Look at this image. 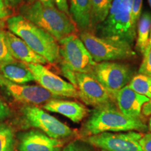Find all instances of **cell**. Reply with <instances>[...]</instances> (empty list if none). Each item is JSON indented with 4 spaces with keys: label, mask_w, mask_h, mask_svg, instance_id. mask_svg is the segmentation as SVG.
<instances>
[{
    "label": "cell",
    "mask_w": 151,
    "mask_h": 151,
    "mask_svg": "<svg viewBox=\"0 0 151 151\" xmlns=\"http://www.w3.org/2000/svg\"><path fill=\"white\" fill-rule=\"evenodd\" d=\"M9 31L22 39L36 53L50 64L60 62V46L51 35L17 15L6 18Z\"/></svg>",
    "instance_id": "6da1fadb"
},
{
    "label": "cell",
    "mask_w": 151,
    "mask_h": 151,
    "mask_svg": "<svg viewBox=\"0 0 151 151\" xmlns=\"http://www.w3.org/2000/svg\"><path fill=\"white\" fill-rule=\"evenodd\" d=\"M19 14L28 21L51 35L58 42L67 36L76 34L77 31L71 16L56 7L46 6L40 1L20 5Z\"/></svg>",
    "instance_id": "7a4b0ae2"
},
{
    "label": "cell",
    "mask_w": 151,
    "mask_h": 151,
    "mask_svg": "<svg viewBox=\"0 0 151 151\" xmlns=\"http://www.w3.org/2000/svg\"><path fill=\"white\" fill-rule=\"evenodd\" d=\"M83 129L86 134L92 136L111 132H146L148 127L141 118L124 116L111 103L94 108L85 123Z\"/></svg>",
    "instance_id": "3957f363"
},
{
    "label": "cell",
    "mask_w": 151,
    "mask_h": 151,
    "mask_svg": "<svg viewBox=\"0 0 151 151\" xmlns=\"http://www.w3.org/2000/svg\"><path fill=\"white\" fill-rule=\"evenodd\" d=\"M132 0H113L106 20L94 29L99 37L122 39L133 45L137 31L131 22Z\"/></svg>",
    "instance_id": "277c9868"
},
{
    "label": "cell",
    "mask_w": 151,
    "mask_h": 151,
    "mask_svg": "<svg viewBox=\"0 0 151 151\" xmlns=\"http://www.w3.org/2000/svg\"><path fill=\"white\" fill-rule=\"evenodd\" d=\"M79 38L96 63L127 60L136 55L132 46L122 39L99 37L91 32H81Z\"/></svg>",
    "instance_id": "5b68a950"
},
{
    "label": "cell",
    "mask_w": 151,
    "mask_h": 151,
    "mask_svg": "<svg viewBox=\"0 0 151 151\" xmlns=\"http://www.w3.org/2000/svg\"><path fill=\"white\" fill-rule=\"evenodd\" d=\"M60 69L73 73H91L96 62L88 49L76 34L67 36L58 41Z\"/></svg>",
    "instance_id": "8992f818"
},
{
    "label": "cell",
    "mask_w": 151,
    "mask_h": 151,
    "mask_svg": "<svg viewBox=\"0 0 151 151\" xmlns=\"http://www.w3.org/2000/svg\"><path fill=\"white\" fill-rule=\"evenodd\" d=\"M20 111L24 123L29 127L41 130L49 137L60 140L73 134L72 129L69 126L39 107L25 105L22 107Z\"/></svg>",
    "instance_id": "52a82bcc"
},
{
    "label": "cell",
    "mask_w": 151,
    "mask_h": 151,
    "mask_svg": "<svg viewBox=\"0 0 151 151\" xmlns=\"http://www.w3.org/2000/svg\"><path fill=\"white\" fill-rule=\"evenodd\" d=\"M91 73L112 96L127 86L133 76V71L129 65L115 62L96 63Z\"/></svg>",
    "instance_id": "ba28073f"
},
{
    "label": "cell",
    "mask_w": 151,
    "mask_h": 151,
    "mask_svg": "<svg viewBox=\"0 0 151 151\" xmlns=\"http://www.w3.org/2000/svg\"><path fill=\"white\" fill-rule=\"evenodd\" d=\"M73 86L78 91V98L87 105L97 108L112 103V94L91 73H75Z\"/></svg>",
    "instance_id": "9c48e42d"
},
{
    "label": "cell",
    "mask_w": 151,
    "mask_h": 151,
    "mask_svg": "<svg viewBox=\"0 0 151 151\" xmlns=\"http://www.w3.org/2000/svg\"><path fill=\"white\" fill-rule=\"evenodd\" d=\"M142 135L135 131L122 133L104 132L90 136L88 141L101 151H143L139 140Z\"/></svg>",
    "instance_id": "30bf717a"
},
{
    "label": "cell",
    "mask_w": 151,
    "mask_h": 151,
    "mask_svg": "<svg viewBox=\"0 0 151 151\" xmlns=\"http://www.w3.org/2000/svg\"><path fill=\"white\" fill-rule=\"evenodd\" d=\"M32 73L35 81L49 92L60 97L78 98L75 86L55 74L40 64H27Z\"/></svg>",
    "instance_id": "8fae6325"
},
{
    "label": "cell",
    "mask_w": 151,
    "mask_h": 151,
    "mask_svg": "<svg viewBox=\"0 0 151 151\" xmlns=\"http://www.w3.org/2000/svg\"><path fill=\"white\" fill-rule=\"evenodd\" d=\"M9 95L19 102L28 105H40L62 97L53 95L40 86H27L14 83L4 78V87Z\"/></svg>",
    "instance_id": "7c38bea8"
},
{
    "label": "cell",
    "mask_w": 151,
    "mask_h": 151,
    "mask_svg": "<svg viewBox=\"0 0 151 151\" xmlns=\"http://www.w3.org/2000/svg\"><path fill=\"white\" fill-rule=\"evenodd\" d=\"M20 151H62L63 143L49 137L40 130L21 132L18 136Z\"/></svg>",
    "instance_id": "4fadbf2b"
},
{
    "label": "cell",
    "mask_w": 151,
    "mask_h": 151,
    "mask_svg": "<svg viewBox=\"0 0 151 151\" xmlns=\"http://www.w3.org/2000/svg\"><path fill=\"white\" fill-rule=\"evenodd\" d=\"M113 97L120 112L130 118H141L143 105L150 101L148 97L132 90L128 85L115 92Z\"/></svg>",
    "instance_id": "5bb4252c"
},
{
    "label": "cell",
    "mask_w": 151,
    "mask_h": 151,
    "mask_svg": "<svg viewBox=\"0 0 151 151\" xmlns=\"http://www.w3.org/2000/svg\"><path fill=\"white\" fill-rule=\"evenodd\" d=\"M43 108L52 113L67 117L75 123L82 121L88 115V109L82 104L74 101L55 99L44 104Z\"/></svg>",
    "instance_id": "9a60e30c"
},
{
    "label": "cell",
    "mask_w": 151,
    "mask_h": 151,
    "mask_svg": "<svg viewBox=\"0 0 151 151\" xmlns=\"http://www.w3.org/2000/svg\"><path fill=\"white\" fill-rule=\"evenodd\" d=\"M5 34L9 50L14 59L25 64H40L43 65L48 63L44 58L36 53L20 38L10 31H6Z\"/></svg>",
    "instance_id": "2e32d148"
},
{
    "label": "cell",
    "mask_w": 151,
    "mask_h": 151,
    "mask_svg": "<svg viewBox=\"0 0 151 151\" xmlns=\"http://www.w3.org/2000/svg\"><path fill=\"white\" fill-rule=\"evenodd\" d=\"M0 74L8 81L18 85H24L35 81L27 64L16 60L0 66Z\"/></svg>",
    "instance_id": "e0dca14e"
},
{
    "label": "cell",
    "mask_w": 151,
    "mask_h": 151,
    "mask_svg": "<svg viewBox=\"0 0 151 151\" xmlns=\"http://www.w3.org/2000/svg\"><path fill=\"white\" fill-rule=\"evenodd\" d=\"M69 14L81 32H91V1L90 0H70Z\"/></svg>",
    "instance_id": "ac0fdd59"
},
{
    "label": "cell",
    "mask_w": 151,
    "mask_h": 151,
    "mask_svg": "<svg viewBox=\"0 0 151 151\" xmlns=\"http://www.w3.org/2000/svg\"><path fill=\"white\" fill-rule=\"evenodd\" d=\"M137 38L136 48L141 54L146 52L149 44L151 29V14L145 11L141 15L137 23Z\"/></svg>",
    "instance_id": "d6986e66"
},
{
    "label": "cell",
    "mask_w": 151,
    "mask_h": 151,
    "mask_svg": "<svg viewBox=\"0 0 151 151\" xmlns=\"http://www.w3.org/2000/svg\"><path fill=\"white\" fill-rule=\"evenodd\" d=\"M92 29L103 22L108 16L113 0H90Z\"/></svg>",
    "instance_id": "ffe728a7"
},
{
    "label": "cell",
    "mask_w": 151,
    "mask_h": 151,
    "mask_svg": "<svg viewBox=\"0 0 151 151\" xmlns=\"http://www.w3.org/2000/svg\"><path fill=\"white\" fill-rule=\"evenodd\" d=\"M128 86L134 92L151 100V77L139 73L132 77Z\"/></svg>",
    "instance_id": "44dd1931"
},
{
    "label": "cell",
    "mask_w": 151,
    "mask_h": 151,
    "mask_svg": "<svg viewBox=\"0 0 151 151\" xmlns=\"http://www.w3.org/2000/svg\"><path fill=\"white\" fill-rule=\"evenodd\" d=\"M15 136L13 128L9 124L0 122V151H13Z\"/></svg>",
    "instance_id": "7402d4cb"
},
{
    "label": "cell",
    "mask_w": 151,
    "mask_h": 151,
    "mask_svg": "<svg viewBox=\"0 0 151 151\" xmlns=\"http://www.w3.org/2000/svg\"><path fill=\"white\" fill-rule=\"evenodd\" d=\"M4 23L2 20H0V66L16 60L11 55L9 50L6 38V30L4 29Z\"/></svg>",
    "instance_id": "603a6c76"
},
{
    "label": "cell",
    "mask_w": 151,
    "mask_h": 151,
    "mask_svg": "<svg viewBox=\"0 0 151 151\" xmlns=\"http://www.w3.org/2000/svg\"><path fill=\"white\" fill-rule=\"evenodd\" d=\"M143 0H132L131 22L133 29L137 31V23L141 15Z\"/></svg>",
    "instance_id": "cb8c5ba5"
},
{
    "label": "cell",
    "mask_w": 151,
    "mask_h": 151,
    "mask_svg": "<svg viewBox=\"0 0 151 151\" xmlns=\"http://www.w3.org/2000/svg\"><path fill=\"white\" fill-rule=\"evenodd\" d=\"M143 61L139 69V73L151 77V48L144 52Z\"/></svg>",
    "instance_id": "d4e9b609"
},
{
    "label": "cell",
    "mask_w": 151,
    "mask_h": 151,
    "mask_svg": "<svg viewBox=\"0 0 151 151\" xmlns=\"http://www.w3.org/2000/svg\"><path fill=\"white\" fill-rule=\"evenodd\" d=\"M62 151H92L88 145L82 141H75L67 145Z\"/></svg>",
    "instance_id": "484cf974"
},
{
    "label": "cell",
    "mask_w": 151,
    "mask_h": 151,
    "mask_svg": "<svg viewBox=\"0 0 151 151\" xmlns=\"http://www.w3.org/2000/svg\"><path fill=\"white\" fill-rule=\"evenodd\" d=\"M139 145L143 151H151V133L142 136L139 140Z\"/></svg>",
    "instance_id": "4316f807"
},
{
    "label": "cell",
    "mask_w": 151,
    "mask_h": 151,
    "mask_svg": "<svg viewBox=\"0 0 151 151\" xmlns=\"http://www.w3.org/2000/svg\"><path fill=\"white\" fill-rule=\"evenodd\" d=\"M11 109L2 99L0 98V122L11 116Z\"/></svg>",
    "instance_id": "83f0119b"
},
{
    "label": "cell",
    "mask_w": 151,
    "mask_h": 151,
    "mask_svg": "<svg viewBox=\"0 0 151 151\" xmlns=\"http://www.w3.org/2000/svg\"><path fill=\"white\" fill-rule=\"evenodd\" d=\"M52 1H53L55 6H56L58 10L70 16L67 0H52Z\"/></svg>",
    "instance_id": "f1b7e54d"
},
{
    "label": "cell",
    "mask_w": 151,
    "mask_h": 151,
    "mask_svg": "<svg viewBox=\"0 0 151 151\" xmlns=\"http://www.w3.org/2000/svg\"><path fill=\"white\" fill-rule=\"evenodd\" d=\"M9 16V11L5 5L4 0H0V20H6Z\"/></svg>",
    "instance_id": "f546056e"
},
{
    "label": "cell",
    "mask_w": 151,
    "mask_h": 151,
    "mask_svg": "<svg viewBox=\"0 0 151 151\" xmlns=\"http://www.w3.org/2000/svg\"><path fill=\"white\" fill-rule=\"evenodd\" d=\"M5 5L8 9L14 8L22 2V0H4Z\"/></svg>",
    "instance_id": "4dcf8cb0"
},
{
    "label": "cell",
    "mask_w": 151,
    "mask_h": 151,
    "mask_svg": "<svg viewBox=\"0 0 151 151\" xmlns=\"http://www.w3.org/2000/svg\"><path fill=\"white\" fill-rule=\"evenodd\" d=\"M26 3H33L35 1H40L43 5L49 7H55L52 0H25Z\"/></svg>",
    "instance_id": "1f68e13d"
},
{
    "label": "cell",
    "mask_w": 151,
    "mask_h": 151,
    "mask_svg": "<svg viewBox=\"0 0 151 151\" xmlns=\"http://www.w3.org/2000/svg\"><path fill=\"white\" fill-rule=\"evenodd\" d=\"M141 113H143V114L146 116H150L151 114V100L143 105Z\"/></svg>",
    "instance_id": "d6a6232c"
},
{
    "label": "cell",
    "mask_w": 151,
    "mask_h": 151,
    "mask_svg": "<svg viewBox=\"0 0 151 151\" xmlns=\"http://www.w3.org/2000/svg\"><path fill=\"white\" fill-rule=\"evenodd\" d=\"M4 78L0 74V88L4 87Z\"/></svg>",
    "instance_id": "836d02e7"
},
{
    "label": "cell",
    "mask_w": 151,
    "mask_h": 151,
    "mask_svg": "<svg viewBox=\"0 0 151 151\" xmlns=\"http://www.w3.org/2000/svg\"><path fill=\"white\" fill-rule=\"evenodd\" d=\"M151 48V29H150V40H149V44L148 46V48H147L146 50H148V49H150Z\"/></svg>",
    "instance_id": "e575fe53"
},
{
    "label": "cell",
    "mask_w": 151,
    "mask_h": 151,
    "mask_svg": "<svg viewBox=\"0 0 151 151\" xmlns=\"http://www.w3.org/2000/svg\"><path fill=\"white\" fill-rule=\"evenodd\" d=\"M149 130L151 132V118L150 119V121H149Z\"/></svg>",
    "instance_id": "d590c367"
},
{
    "label": "cell",
    "mask_w": 151,
    "mask_h": 151,
    "mask_svg": "<svg viewBox=\"0 0 151 151\" xmlns=\"http://www.w3.org/2000/svg\"><path fill=\"white\" fill-rule=\"evenodd\" d=\"M148 4H149V5H150V9H151V0H148Z\"/></svg>",
    "instance_id": "8d00e7d4"
},
{
    "label": "cell",
    "mask_w": 151,
    "mask_h": 151,
    "mask_svg": "<svg viewBox=\"0 0 151 151\" xmlns=\"http://www.w3.org/2000/svg\"></svg>",
    "instance_id": "74e56055"
}]
</instances>
